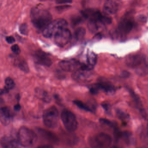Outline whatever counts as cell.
I'll use <instances>...</instances> for the list:
<instances>
[{"mask_svg": "<svg viewBox=\"0 0 148 148\" xmlns=\"http://www.w3.org/2000/svg\"><path fill=\"white\" fill-rule=\"evenodd\" d=\"M30 18L35 27L43 30L52 21V16L47 10L36 7L31 10Z\"/></svg>", "mask_w": 148, "mask_h": 148, "instance_id": "1", "label": "cell"}, {"mask_svg": "<svg viewBox=\"0 0 148 148\" xmlns=\"http://www.w3.org/2000/svg\"><path fill=\"white\" fill-rule=\"evenodd\" d=\"M37 137L34 131L28 128H21L17 134L18 142L23 147H31L37 141Z\"/></svg>", "mask_w": 148, "mask_h": 148, "instance_id": "2", "label": "cell"}, {"mask_svg": "<svg viewBox=\"0 0 148 148\" xmlns=\"http://www.w3.org/2000/svg\"><path fill=\"white\" fill-rule=\"evenodd\" d=\"M113 142L112 137L109 134L101 133L90 138L89 143L93 148H108Z\"/></svg>", "mask_w": 148, "mask_h": 148, "instance_id": "3", "label": "cell"}, {"mask_svg": "<svg viewBox=\"0 0 148 148\" xmlns=\"http://www.w3.org/2000/svg\"><path fill=\"white\" fill-rule=\"evenodd\" d=\"M68 23L64 19L59 18L51 21L43 30V35L47 38H51L54 36L56 32L60 29L67 27Z\"/></svg>", "mask_w": 148, "mask_h": 148, "instance_id": "4", "label": "cell"}, {"mask_svg": "<svg viewBox=\"0 0 148 148\" xmlns=\"http://www.w3.org/2000/svg\"><path fill=\"white\" fill-rule=\"evenodd\" d=\"M59 120V113L57 108L52 106L47 109L43 114L44 124L48 127L54 128L57 126Z\"/></svg>", "mask_w": 148, "mask_h": 148, "instance_id": "5", "label": "cell"}, {"mask_svg": "<svg viewBox=\"0 0 148 148\" xmlns=\"http://www.w3.org/2000/svg\"><path fill=\"white\" fill-rule=\"evenodd\" d=\"M56 44L60 47L67 45L72 39V34L67 27L62 28L57 30L54 36Z\"/></svg>", "mask_w": 148, "mask_h": 148, "instance_id": "6", "label": "cell"}, {"mask_svg": "<svg viewBox=\"0 0 148 148\" xmlns=\"http://www.w3.org/2000/svg\"><path fill=\"white\" fill-rule=\"evenodd\" d=\"M61 118L67 130L70 132L76 130L78 123L75 116L72 112L69 110H63L62 112Z\"/></svg>", "mask_w": 148, "mask_h": 148, "instance_id": "7", "label": "cell"}, {"mask_svg": "<svg viewBox=\"0 0 148 148\" xmlns=\"http://www.w3.org/2000/svg\"><path fill=\"white\" fill-rule=\"evenodd\" d=\"M125 62L128 66L135 70L147 63L145 56L141 54H135L127 56Z\"/></svg>", "mask_w": 148, "mask_h": 148, "instance_id": "8", "label": "cell"}, {"mask_svg": "<svg viewBox=\"0 0 148 148\" xmlns=\"http://www.w3.org/2000/svg\"><path fill=\"white\" fill-rule=\"evenodd\" d=\"M120 0H106L103 6V12L105 15L109 16L116 14L122 6Z\"/></svg>", "mask_w": 148, "mask_h": 148, "instance_id": "9", "label": "cell"}, {"mask_svg": "<svg viewBox=\"0 0 148 148\" xmlns=\"http://www.w3.org/2000/svg\"><path fill=\"white\" fill-rule=\"evenodd\" d=\"M82 64L74 59L68 60H63L59 63L61 68L67 72H74L81 68Z\"/></svg>", "mask_w": 148, "mask_h": 148, "instance_id": "10", "label": "cell"}, {"mask_svg": "<svg viewBox=\"0 0 148 148\" xmlns=\"http://www.w3.org/2000/svg\"><path fill=\"white\" fill-rule=\"evenodd\" d=\"M35 61L40 65L49 67L52 65V61L47 54L41 50H37L34 55Z\"/></svg>", "mask_w": 148, "mask_h": 148, "instance_id": "11", "label": "cell"}, {"mask_svg": "<svg viewBox=\"0 0 148 148\" xmlns=\"http://www.w3.org/2000/svg\"><path fill=\"white\" fill-rule=\"evenodd\" d=\"M18 140L11 136H4L1 139L2 148H18Z\"/></svg>", "mask_w": 148, "mask_h": 148, "instance_id": "12", "label": "cell"}, {"mask_svg": "<svg viewBox=\"0 0 148 148\" xmlns=\"http://www.w3.org/2000/svg\"><path fill=\"white\" fill-rule=\"evenodd\" d=\"M134 25V22L131 19L125 18L121 21L119 24V30L122 34H128L132 30Z\"/></svg>", "mask_w": 148, "mask_h": 148, "instance_id": "13", "label": "cell"}, {"mask_svg": "<svg viewBox=\"0 0 148 148\" xmlns=\"http://www.w3.org/2000/svg\"><path fill=\"white\" fill-rule=\"evenodd\" d=\"M0 119L3 125H7L10 122L12 117V113L8 107H3L1 109Z\"/></svg>", "mask_w": 148, "mask_h": 148, "instance_id": "14", "label": "cell"}, {"mask_svg": "<svg viewBox=\"0 0 148 148\" xmlns=\"http://www.w3.org/2000/svg\"><path fill=\"white\" fill-rule=\"evenodd\" d=\"M89 70L80 69L79 70L74 72L72 75V77L77 82H85L89 77Z\"/></svg>", "mask_w": 148, "mask_h": 148, "instance_id": "15", "label": "cell"}, {"mask_svg": "<svg viewBox=\"0 0 148 148\" xmlns=\"http://www.w3.org/2000/svg\"><path fill=\"white\" fill-rule=\"evenodd\" d=\"M100 90H102L108 95H113L115 92V88L112 84L107 82H100L96 84Z\"/></svg>", "mask_w": 148, "mask_h": 148, "instance_id": "16", "label": "cell"}, {"mask_svg": "<svg viewBox=\"0 0 148 148\" xmlns=\"http://www.w3.org/2000/svg\"><path fill=\"white\" fill-rule=\"evenodd\" d=\"M35 95L38 98L45 102H50L51 101V97L49 93L41 89L37 88L35 90Z\"/></svg>", "mask_w": 148, "mask_h": 148, "instance_id": "17", "label": "cell"}, {"mask_svg": "<svg viewBox=\"0 0 148 148\" xmlns=\"http://www.w3.org/2000/svg\"><path fill=\"white\" fill-rule=\"evenodd\" d=\"M132 95L133 98H134L135 102L137 106V108L139 109V111L140 112L141 114L142 115L143 117H146L147 116V114H146V111L143 108V106H142V104L141 101L140 99H139V97H138V96L136 95L134 92H132L131 93Z\"/></svg>", "mask_w": 148, "mask_h": 148, "instance_id": "18", "label": "cell"}, {"mask_svg": "<svg viewBox=\"0 0 148 148\" xmlns=\"http://www.w3.org/2000/svg\"><path fill=\"white\" fill-rule=\"evenodd\" d=\"M87 64L94 67L97 62V56L96 55L92 52H88L87 54Z\"/></svg>", "mask_w": 148, "mask_h": 148, "instance_id": "19", "label": "cell"}, {"mask_svg": "<svg viewBox=\"0 0 148 148\" xmlns=\"http://www.w3.org/2000/svg\"><path fill=\"white\" fill-rule=\"evenodd\" d=\"M40 132L41 135H42L43 136L48 140L54 143H56L58 141V139L56 138V136L54 135H53L52 133L42 130L41 131H40Z\"/></svg>", "mask_w": 148, "mask_h": 148, "instance_id": "20", "label": "cell"}, {"mask_svg": "<svg viewBox=\"0 0 148 148\" xmlns=\"http://www.w3.org/2000/svg\"><path fill=\"white\" fill-rule=\"evenodd\" d=\"M85 34H86V30L84 28H79L77 29L75 32V38L77 40H81L84 38Z\"/></svg>", "mask_w": 148, "mask_h": 148, "instance_id": "21", "label": "cell"}, {"mask_svg": "<svg viewBox=\"0 0 148 148\" xmlns=\"http://www.w3.org/2000/svg\"><path fill=\"white\" fill-rule=\"evenodd\" d=\"M136 74L140 76H145L148 74V65L145 63L142 66L135 70Z\"/></svg>", "mask_w": 148, "mask_h": 148, "instance_id": "22", "label": "cell"}, {"mask_svg": "<svg viewBox=\"0 0 148 148\" xmlns=\"http://www.w3.org/2000/svg\"><path fill=\"white\" fill-rule=\"evenodd\" d=\"M17 64L18 68L21 70L25 72V73H28L29 71V69L28 64L25 61L20 60L17 62Z\"/></svg>", "mask_w": 148, "mask_h": 148, "instance_id": "23", "label": "cell"}, {"mask_svg": "<svg viewBox=\"0 0 148 148\" xmlns=\"http://www.w3.org/2000/svg\"><path fill=\"white\" fill-rule=\"evenodd\" d=\"M5 86L4 88L8 90L12 89L14 88L15 86V83L13 79L10 77H7L5 79Z\"/></svg>", "mask_w": 148, "mask_h": 148, "instance_id": "24", "label": "cell"}, {"mask_svg": "<svg viewBox=\"0 0 148 148\" xmlns=\"http://www.w3.org/2000/svg\"><path fill=\"white\" fill-rule=\"evenodd\" d=\"M74 103L78 106L79 108L82 109L84 110L87 111H91V109L87 105V104L84 103L82 102L81 101H78V100H76L74 101Z\"/></svg>", "mask_w": 148, "mask_h": 148, "instance_id": "25", "label": "cell"}, {"mask_svg": "<svg viewBox=\"0 0 148 148\" xmlns=\"http://www.w3.org/2000/svg\"><path fill=\"white\" fill-rule=\"evenodd\" d=\"M20 33L24 35H27L28 34V27L25 24H23L20 26L19 28Z\"/></svg>", "mask_w": 148, "mask_h": 148, "instance_id": "26", "label": "cell"}, {"mask_svg": "<svg viewBox=\"0 0 148 148\" xmlns=\"http://www.w3.org/2000/svg\"><path fill=\"white\" fill-rule=\"evenodd\" d=\"M11 51L16 55H19L21 53V49L18 45L17 44L13 45L11 47Z\"/></svg>", "mask_w": 148, "mask_h": 148, "instance_id": "27", "label": "cell"}, {"mask_svg": "<svg viewBox=\"0 0 148 148\" xmlns=\"http://www.w3.org/2000/svg\"><path fill=\"white\" fill-rule=\"evenodd\" d=\"M117 114L120 119H125L127 118V114H125L124 112H122L120 110H119L117 112Z\"/></svg>", "mask_w": 148, "mask_h": 148, "instance_id": "28", "label": "cell"}, {"mask_svg": "<svg viewBox=\"0 0 148 148\" xmlns=\"http://www.w3.org/2000/svg\"><path fill=\"white\" fill-rule=\"evenodd\" d=\"M6 40L9 44H12L15 41L14 38L12 36H7L6 38Z\"/></svg>", "mask_w": 148, "mask_h": 148, "instance_id": "29", "label": "cell"}, {"mask_svg": "<svg viewBox=\"0 0 148 148\" xmlns=\"http://www.w3.org/2000/svg\"><path fill=\"white\" fill-rule=\"evenodd\" d=\"M56 2L59 3H69L72 1V0H56Z\"/></svg>", "mask_w": 148, "mask_h": 148, "instance_id": "30", "label": "cell"}, {"mask_svg": "<svg viewBox=\"0 0 148 148\" xmlns=\"http://www.w3.org/2000/svg\"><path fill=\"white\" fill-rule=\"evenodd\" d=\"M21 109V106L19 103L18 104H16L14 106V109L16 111H19Z\"/></svg>", "mask_w": 148, "mask_h": 148, "instance_id": "31", "label": "cell"}, {"mask_svg": "<svg viewBox=\"0 0 148 148\" xmlns=\"http://www.w3.org/2000/svg\"><path fill=\"white\" fill-rule=\"evenodd\" d=\"M36 148H54L50 145H44V146H40Z\"/></svg>", "mask_w": 148, "mask_h": 148, "instance_id": "32", "label": "cell"}, {"mask_svg": "<svg viewBox=\"0 0 148 148\" xmlns=\"http://www.w3.org/2000/svg\"><path fill=\"white\" fill-rule=\"evenodd\" d=\"M139 19H140V21H141L143 22H144L147 20V19H146L145 16H140L139 17Z\"/></svg>", "mask_w": 148, "mask_h": 148, "instance_id": "33", "label": "cell"}, {"mask_svg": "<svg viewBox=\"0 0 148 148\" xmlns=\"http://www.w3.org/2000/svg\"><path fill=\"white\" fill-rule=\"evenodd\" d=\"M147 133H148V123H147Z\"/></svg>", "mask_w": 148, "mask_h": 148, "instance_id": "34", "label": "cell"}, {"mask_svg": "<svg viewBox=\"0 0 148 148\" xmlns=\"http://www.w3.org/2000/svg\"><path fill=\"white\" fill-rule=\"evenodd\" d=\"M41 1H47V0H41Z\"/></svg>", "mask_w": 148, "mask_h": 148, "instance_id": "35", "label": "cell"}, {"mask_svg": "<svg viewBox=\"0 0 148 148\" xmlns=\"http://www.w3.org/2000/svg\"><path fill=\"white\" fill-rule=\"evenodd\" d=\"M111 148H116L115 147H112Z\"/></svg>", "mask_w": 148, "mask_h": 148, "instance_id": "36", "label": "cell"}]
</instances>
